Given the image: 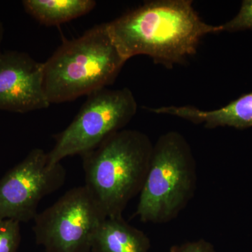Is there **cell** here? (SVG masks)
Returning a JSON list of instances; mask_svg holds the SVG:
<instances>
[{
    "instance_id": "obj_11",
    "label": "cell",
    "mask_w": 252,
    "mask_h": 252,
    "mask_svg": "<svg viewBox=\"0 0 252 252\" xmlns=\"http://www.w3.org/2000/svg\"><path fill=\"white\" fill-rule=\"evenodd\" d=\"M24 9L46 26H58L84 16L94 9V0H24Z\"/></svg>"
},
{
    "instance_id": "obj_1",
    "label": "cell",
    "mask_w": 252,
    "mask_h": 252,
    "mask_svg": "<svg viewBox=\"0 0 252 252\" xmlns=\"http://www.w3.org/2000/svg\"><path fill=\"white\" fill-rule=\"evenodd\" d=\"M106 25L126 62L145 55L167 68L185 63L204 36L221 32L204 22L190 0L147 1Z\"/></svg>"
},
{
    "instance_id": "obj_10",
    "label": "cell",
    "mask_w": 252,
    "mask_h": 252,
    "mask_svg": "<svg viewBox=\"0 0 252 252\" xmlns=\"http://www.w3.org/2000/svg\"><path fill=\"white\" fill-rule=\"evenodd\" d=\"M150 242L143 232L121 217H107L96 231L91 252H149Z\"/></svg>"
},
{
    "instance_id": "obj_4",
    "label": "cell",
    "mask_w": 252,
    "mask_h": 252,
    "mask_svg": "<svg viewBox=\"0 0 252 252\" xmlns=\"http://www.w3.org/2000/svg\"><path fill=\"white\" fill-rule=\"evenodd\" d=\"M196 166L191 149L180 132L172 131L154 144L136 215L144 223L173 220L191 198Z\"/></svg>"
},
{
    "instance_id": "obj_3",
    "label": "cell",
    "mask_w": 252,
    "mask_h": 252,
    "mask_svg": "<svg viewBox=\"0 0 252 252\" xmlns=\"http://www.w3.org/2000/svg\"><path fill=\"white\" fill-rule=\"evenodd\" d=\"M126 61L107 31L94 26L67 40L43 63V85L50 104L71 102L113 84Z\"/></svg>"
},
{
    "instance_id": "obj_15",
    "label": "cell",
    "mask_w": 252,
    "mask_h": 252,
    "mask_svg": "<svg viewBox=\"0 0 252 252\" xmlns=\"http://www.w3.org/2000/svg\"><path fill=\"white\" fill-rule=\"evenodd\" d=\"M3 37H4V27L2 23L0 21V54H1V45L2 43Z\"/></svg>"
},
{
    "instance_id": "obj_13",
    "label": "cell",
    "mask_w": 252,
    "mask_h": 252,
    "mask_svg": "<svg viewBox=\"0 0 252 252\" xmlns=\"http://www.w3.org/2000/svg\"><path fill=\"white\" fill-rule=\"evenodd\" d=\"M220 26L221 32L252 31V0H244L238 14Z\"/></svg>"
},
{
    "instance_id": "obj_12",
    "label": "cell",
    "mask_w": 252,
    "mask_h": 252,
    "mask_svg": "<svg viewBox=\"0 0 252 252\" xmlns=\"http://www.w3.org/2000/svg\"><path fill=\"white\" fill-rule=\"evenodd\" d=\"M21 223L0 219V252H17L21 242Z\"/></svg>"
},
{
    "instance_id": "obj_14",
    "label": "cell",
    "mask_w": 252,
    "mask_h": 252,
    "mask_svg": "<svg viewBox=\"0 0 252 252\" xmlns=\"http://www.w3.org/2000/svg\"><path fill=\"white\" fill-rule=\"evenodd\" d=\"M172 252H216L211 244L204 240L190 242L180 246L175 247Z\"/></svg>"
},
{
    "instance_id": "obj_5",
    "label": "cell",
    "mask_w": 252,
    "mask_h": 252,
    "mask_svg": "<svg viewBox=\"0 0 252 252\" xmlns=\"http://www.w3.org/2000/svg\"><path fill=\"white\" fill-rule=\"evenodd\" d=\"M137 110L135 96L127 88H104L89 94L71 124L55 136L54 147L48 153L50 165L95 148L109 136L124 129Z\"/></svg>"
},
{
    "instance_id": "obj_7",
    "label": "cell",
    "mask_w": 252,
    "mask_h": 252,
    "mask_svg": "<svg viewBox=\"0 0 252 252\" xmlns=\"http://www.w3.org/2000/svg\"><path fill=\"white\" fill-rule=\"evenodd\" d=\"M66 175L61 162L50 165L44 149H32L0 179V219L34 220L41 200L61 188Z\"/></svg>"
},
{
    "instance_id": "obj_16",
    "label": "cell",
    "mask_w": 252,
    "mask_h": 252,
    "mask_svg": "<svg viewBox=\"0 0 252 252\" xmlns=\"http://www.w3.org/2000/svg\"><path fill=\"white\" fill-rule=\"evenodd\" d=\"M91 252L90 251V252Z\"/></svg>"
},
{
    "instance_id": "obj_9",
    "label": "cell",
    "mask_w": 252,
    "mask_h": 252,
    "mask_svg": "<svg viewBox=\"0 0 252 252\" xmlns=\"http://www.w3.org/2000/svg\"><path fill=\"white\" fill-rule=\"evenodd\" d=\"M149 110L158 114L182 118L195 124H203L207 128L224 126L248 128L252 127V92L213 110H203L191 106H167Z\"/></svg>"
},
{
    "instance_id": "obj_6",
    "label": "cell",
    "mask_w": 252,
    "mask_h": 252,
    "mask_svg": "<svg viewBox=\"0 0 252 252\" xmlns=\"http://www.w3.org/2000/svg\"><path fill=\"white\" fill-rule=\"evenodd\" d=\"M107 217L85 186L69 189L34 219L36 243L46 252H89Z\"/></svg>"
},
{
    "instance_id": "obj_8",
    "label": "cell",
    "mask_w": 252,
    "mask_h": 252,
    "mask_svg": "<svg viewBox=\"0 0 252 252\" xmlns=\"http://www.w3.org/2000/svg\"><path fill=\"white\" fill-rule=\"evenodd\" d=\"M43 85V63L26 53L0 54V110L27 113L48 108Z\"/></svg>"
},
{
    "instance_id": "obj_2",
    "label": "cell",
    "mask_w": 252,
    "mask_h": 252,
    "mask_svg": "<svg viewBox=\"0 0 252 252\" xmlns=\"http://www.w3.org/2000/svg\"><path fill=\"white\" fill-rule=\"evenodd\" d=\"M154 144L140 131L122 129L81 156L85 187L107 217H121L140 193Z\"/></svg>"
}]
</instances>
